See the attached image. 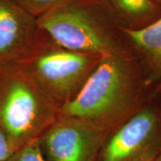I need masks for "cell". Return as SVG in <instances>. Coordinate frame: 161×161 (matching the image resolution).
Returning a JSON list of instances; mask_svg holds the SVG:
<instances>
[{
  "label": "cell",
  "mask_w": 161,
  "mask_h": 161,
  "mask_svg": "<svg viewBox=\"0 0 161 161\" xmlns=\"http://www.w3.org/2000/svg\"><path fill=\"white\" fill-rule=\"evenodd\" d=\"M130 64L121 55L104 56L77 95L60 108V115L75 116L108 134L140 109Z\"/></svg>",
  "instance_id": "1"
},
{
  "label": "cell",
  "mask_w": 161,
  "mask_h": 161,
  "mask_svg": "<svg viewBox=\"0 0 161 161\" xmlns=\"http://www.w3.org/2000/svg\"><path fill=\"white\" fill-rule=\"evenodd\" d=\"M60 108L17 66H0V128L15 152L39 140Z\"/></svg>",
  "instance_id": "2"
},
{
  "label": "cell",
  "mask_w": 161,
  "mask_h": 161,
  "mask_svg": "<svg viewBox=\"0 0 161 161\" xmlns=\"http://www.w3.org/2000/svg\"><path fill=\"white\" fill-rule=\"evenodd\" d=\"M37 24L63 49L99 57L121 55L115 40L85 0H65L39 16Z\"/></svg>",
  "instance_id": "3"
},
{
  "label": "cell",
  "mask_w": 161,
  "mask_h": 161,
  "mask_svg": "<svg viewBox=\"0 0 161 161\" xmlns=\"http://www.w3.org/2000/svg\"><path fill=\"white\" fill-rule=\"evenodd\" d=\"M101 58L46 46L37 47L16 66L61 106L77 95Z\"/></svg>",
  "instance_id": "4"
},
{
  "label": "cell",
  "mask_w": 161,
  "mask_h": 161,
  "mask_svg": "<svg viewBox=\"0 0 161 161\" xmlns=\"http://www.w3.org/2000/svg\"><path fill=\"white\" fill-rule=\"evenodd\" d=\"M161 144V114L142 108L108 134L98 161H154Z\"/></svg>",
  "instance_id": "5"
},
{
  "label": "cell",
  "mask_w": 161,
  "mask_h": 161,
  "mask_svg": "<svg viewBox=\"0 0 161 161\" xmlns=\"http://www.w3.org/2000/svg\"><path fill=\"white\" fill-rule=\"evenodd\" d=\"M108 134L87 120L59 115L39 140L51 161H98Z\"/></svg>",
  "instance_id": "6"
},
{
  "label": "cell",
  "mask_w": 161,
  "mask_h": 161,
  "mask_svg": "<svg viewBox=\"0 0 161 161\" xmlns=\"http://www.w3.org/2000/svg\"><path fill=\"white\" fill-rule=\"evenodd\" d=\"M37 19L13 0H0V66L16 65L37 47Z\"/></svg>",
  "instance_id": "7"
},
{
  "label": "cell",
  "mask_w": 161,
  "mask_h": 161,
  "mask_svg": "<svg viewBox=\"0 0 161 161\" xmlns=\"http://www.w3.org/2000/svg\"><path fill=\"white\" fill-rule=\"evenodd\" d=\"M125 31L154 75L161 78V17L142 29Z\"/></svg>",
  "instance_id": "8"
},
{
  "label": "cell",
  "mask_w": 161,
  "mask_h": 161,
  "mask_svg": "<svg viewBox=\"0 0 161 161\" xmlns=\"http://www.w3.org/2000/svg\"><path fill=\"white\" fill-rule=\"evenodd\" d=\"M115 8L126 17L142 19L154 11L153 0H108Z\"/></svg>",
  "instance_id": "9"
},
{
  "label": "cell",
  "mask_w": 161,
  "mask_h": 161,
  "mask_svg": "<svg viewBox=\"0 0 161 161\" xmlns=\"http://www.w3.org/2000/svg\"><path fill=\"white\" fill-rule=\"evenodd\" d=\"M41 148L40 140L34 141L14 152L7 161H47Z\"/></svg>",
  "instance_id": "10"
},
{
  "label": "cell",
  "mask_w": 161,
  "mask_h": 161,
  "mask_svg": "<svg viewBox=\"0 0 161 161\" xmlns=\"http://www.w3.org/2000/svg\"><path fill=\"white\" fill-rule=\"evenodd\" d=\"M34 17L42 15L65 0H13Z\"/></svg>",
  "instance_id": "11"
},
{
  "label": "cell",
  "mask_w": 161,
  "mask_h": 161,
  "mask_svg": "<svg viewBox=\"0 0 161 161\" xmlns=\"http://www.w3.org/2000/svg\"><path fill=\"white\" fill-rule=\"evenodd\" d=\"M14 152L13 146L0 128V161H7Z\"/></svg>",
  "instance_id": "12"
},
{
  "label": "cell",
  "mask_w": 161,
  "mask_h": 161,
  "mask_svg": "<svg viewBox=\"0 0 161 161\" xmlns=\"http://www.w3.org/2000/svg\"><path fill=\"white\" fill-rule=\"evenodd\" d=\"M154 161H161V144H160V148H159V150L158 152V154H157V155L155 157V158H154Z\"/></svg>",
  "instance_id": "13"
},
{
  "label": "cell",
  "mask_w": 161,
  "mask_h": 161,
  "mask_svg": "<svg viewBox=\"0 0 161 161\" xmlns=\"http://www.w3.org/2000/svg\"><path fill=\"white\" fill-rule=\"evenodd\" d=\"M154 3H161V0H153Z\"/></svg>",
  "instance_id": "14"
}]
</instances>
